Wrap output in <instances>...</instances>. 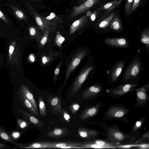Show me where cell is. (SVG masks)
Listing matches in <instances>:
<instances>
[{
  "mask_svg": "<svg viewBox=\"0 0 149 149\" xmlns=\"http://www.w3.org/2000/svg\"><path fill=\"white\" fill-rule=\"evenodd\" d=\"M142 62L138 54L135 55L127 66L122 77L124 82L138 84L142 70Z\"/></svg>",
  "mask_w": 149,
  "mask_h": 149,
  "instance_id": "cell-1",
  "label": "cell"
},
{
  "mask_svg": "<svg viewBox=\"0 0 149 149\" xmlns=\"http://www.w3.org/2000/svg\"><path fill=\"white\" fill-rule=\"evenodd\" d=\"M88 59L86 64L74 82L70 92L72 95H74L79 90L89 76L95 73V64L93 56L90 55Z\"/></svg>",
  "mask_w": 149,
  "mask_h": 149,
  "instance_id": "cell-2",
  "label": "cell"
},
{
  "mask_svg": "<svg viewBox=\"0 0 149 149\" xmlns=\"http://www.w3.org/2000/svg\"><path fill=\"white\" fill-rule=\"evenodd\" d=\"M90 53V51L86 47H84L79 51L73 58L68 65L66 70L63 86H65L70 77L72 72L79 65L81 60Z\"/></svg>",
  "mask_w": 149,
  "mask_h": 149,
  "instance_id": "cell-3",
  "label": "cell"
},
{
  "mask_svg": "<svg viewBox=\"0 0 149 149\" xmlns=\"http://www.w3.org/2000/svg\"><path fill=\"white\" fill-rule=\"evenodd\" d=\"M127 59L118 60L113 64L107 70L108 81L109 83L116 82L123 69Z\"/></svg>",
  "mask_w": 149,
  "mask_h": 149,
  "instance_id": "cell-4",
  "label": "cell"
},
{
  "mask_svg": "<svg viewBox=\"0 0 149 149\" xmlns=\"http://www.w3.org/2000/svg\"><path fill=\"white\" fill-rule=\"evenodd\" d=\"M103 42L106 46L113 48L127 49L130 45L129 40L125 36L112 38L107 37L104 39Z\"/></svg>",
  "mask_w": 149,
  "mask_h": 149,
  "instance_id": "cell-5",
  "label": "cell"
},
{
  "mask_svg": "<svg viewBox=\"0 0 149 149\" xmlns=\"http://www.w3.org/2000/svg\"><path fill=\"white\" fill-rule=\"evenodd\" d=\"M149 88V82L139 88H134L133 91L136 92L137 103L136 105L141 107L144 105L148 101V97L147 91Z\"/></svg>",
  "mask_w": 149,
  "mask_h": 149,
  "instance_id": "cell-6",
  "label": "cell"
},
{
  "mask_svg": "<svg viewBox=\"0 0 149 149\" xmlns=\"http://www.w3.org/2000/svg\"><path fill=\"white\" fill-rule=\"evenodd\" d=\"M138 85V84L125 83L111 88L109 90L113 96H121L133 91L134 88Z\"/></svg>",
  "mask_w": 149,
  "mask_h": 149,
  "instance_id": "cell-7",
  "label": "cell"
},
{
  "mask_svg": "<svg viewBox=\"0 0 149 149\" xmlns=\"http://www.w3.org/2000/svg\"><path fill=\"white\" fill-rule=\"evenodd\" d=\"M101 0H87L77 6L74 7L69 18H74L95 5Z\"/></svg>",
  "mask_w": 149,
  "mask_h": 149,
  "instance_id": "cell-8",
  "label": "cell"
},
{
  "mask_svg": "<svg viewBox=\"0 0 149 149\" xmlns=\"http://www.w3.org/2000/svg\"><path fill=\"white\" fill-rule=\"evenodd\" d=\"M103 90L101 84L96 82L93 85L88 87L82 95L83 98L86 99L93 97L100 93Z\"/></svg>",
  "mask_w": 149,
  "mask_h": 149,
  "instance_id": "cell-9",
  "label": "cell"
},
{
  "mask_svg": "<svg viewBox=\"0 0 149 149\" xmlns=\"http://www.w3.org/2000/svg\"><path fill=\"white\" fill-rule=\"evenodd\" d=\"M47 101L51 107L53 113L56 115L58 113L62 112V108L61 104V98L58 96H47Z\"/></svg>",
  "mask_w": 149,
  "mask_h": 149,
  "instance_id": "cell-10",
  "label": "cell"
},
{
  "mask_svg": "<svg viewBox=\"0 0 149 149\" xmlns=\"http://www.w3.org/2000/svg\"><path fill=\"white\" fill-rule=\"evenodd\" d=\"M108 130L109 138L110 142H121L126 139L125 135L116 128L111 127Z\"/></svg>",
  "mask_w": 149,
  "mask_h": 149,
  "instance_id": "cell-11",
  "label": "cell"
},
{
  "mask_svg": "<svg viewBox=\"0 0 149 149\" xmlns=\"http://www.w3.org/2000/svg\"><path fill=\"white\" fill-rule=\"evenodd\" d=\"M69 134L70 132L67 127H55L52 130L48 132L47 135L50 138L58 139L63 138Z\"/></svg>",
  "mask_w": 149,
  "mask_h": 149,
  "instance_id": "cell-12",
  "label": "cell"
},
{
  "mask_svg": "<svg viewBox=\"0 0 149 149\" xmlns=\"http://www.w3.org/2000/svg\"><path fill=\"white\" fill-rule=\"evenodd\" d=\"M81 144L82 142H79L68 141L57 142L56 144L50 146L49 148L81 149Z\"/></svg>",
  "mask_w": 149,
  "mask_h": 149,
  "instance_id": "cell-13",
  "label": "cell"
},
{
  "mask_svg": "<svg viewBox=\"0 0 149 149\" xmlns=\"http://www.w3.org/2000/svg\"><path fill=\"white\" fill-rule=\"evenodd\" d=\"M127 112V110L119 107H112L108 110L107 115L110 117L118 118L124 116Z\"/></svg>",
  "mask_w": 149,
  "mask_h": 149,
  "instance_id": "cell-14",
  "label": "cell"
},
{
  "mask_svg": "<svg viewBox=\"0 0 149 149\" xmlns=\"http://www.w3.org/2000/svg\"><path fill=\"white\" fill-rule=\"evenodd\" d=\"M77 132L79 137L86 139H92L97 136L98 134V132L95 130L81 127L78 128Z\"/></svg>",
  "mask_w": 149,
  "mask_h": 149,
  "instance_id": "cell-15",
  "label": "cell"
},
{
  "mask_svg": "<svg viewBox=\"0 0 149 149\" xmlns=\"http://www.w3.org/2000/svg\"><path fill=\"white\" fill-rule=\"evenodd\" d=\"M88 16L84 15L74 21L71 25L70 29V33L72 34L78 29L85 26L88 22Z\"/></svg>",
  "mask_w": 149,
  "mask_h": 149,
  "instance_id": "cell-16",
  "label": "cell"
},
{
  "mask_svg": "<svg viewBox=\"0 0 149 149\" xmlns=\"http://www.w3.org/2000/svg\"><path fill=\"white\" fill-rule=\"evenodd\" d=\"M57 142L52 141H42L34 142L25 145L22 147L18 148H49L56 144Z\"/></svg>",
  "mask_w": 149,
  "mask_h": 149,
  "instance_id": "cell-17",
  "label": "cell"
},
{
  "mask_svg": "<svg viewBox=\"0 0 149 149\" xmlns=\"http://www.w3.org/2000/svg\"><path fill=\"white\" fill-rule=\"evenodd\" d=\"M100 106V104H98L86 108L81 113L79 118L81 120H84L94 116L98 112Z\"/></svg>",
  "mask_w": 149,
  "mask_h": 149,
  "instance_id": "cell-18",
  "label": "cell"
},
{
  "mask_svg": "<svg viewBox=\"0 0 149 149\" xmlns=\"http://www.w3.org/2000/svg\"><path fill=\"white\" fill-rule=\"evenodd\" d=\"M114 14L113 13H111L108 17L96 25L95 29L97 34L103 33V30H105L109 27Z\"/></svg>",
  "mask_w": 149,
  "mask_h": 149,
  "instance_id": "cell-19",
  "label": "cell"
},
{
  "mask_svg": "<svg viewBox=\"0 0 149 149\" xmlns=\"http://www.w3.org/2000/svg\"><path fill=\"white\" fill-rule=\"evenodd\" d=\"M109 29L119 33H121L123 30L121 22L117 14H114L112 19L109 25Z\"/></svg>",
  "mask_w": 149,
  "mask_h": 149,
  "instance_id": "cell-20",
  "label": "cell"
},
{
  "mask_svg": "<svg viewBox=\"0 0 149 149\" xmlns=\"http://www.w3.org/2000/svg\"><path fill=\"white\" fill-rule=\"evenodd\" d=\"M44 22L45 28H49L50 26L55 25L58 22L61 21L62 18L56 15L53 12L51 13L49 16L46 17L41 16Z\"/></svg>",
  "mask_w": 149,
  "mask_h": 149,
  "instance_id": "cell-21",
  "label": "cell"
},
{
  "mask_svg": "<svg viewBox=\"0 0 149 149\" xmlns=\"http://www.w3.org/2000/svg\"><path fill=\"white\" fill-rule=\"evenodd\" d=\"M139 41L143 44L147 51L149 53V28L147 27L143 29L141 32Z\"/></svg>",
  "mask_w": 149,
  "mask_h": 149,
  "instance_id": "cell-22",
  "label": "cell"
},
{
  "mask_svg": "<svg viewBox=\"0 0 149 149\" xmlns=\"http://www.w3.org/2000/svg\"><path fill=\"white\" fill-rule=\"evenodd\" d=\"M22 92L26 98L30 102L33 107L38 112V109L36 102L32 93L26 87H23Z\"/></svg>",
  "mask_w": 149,
  "mask_h": 149,
  "instance_id": "cell-23",
  "label": "cell"
},
{
  "mask_svg": "<svg viewBox=\"0 0 149 149\" xmlns=\"http://www.w3.org/2000/svg\"><path fill=\"white\" fill-rule=\"evenodd\" d=\"M21 112L26 115L29 118L30 121L33 124L39 127L45 126V125L42 122L30 113L22 109L19 110Z\"/></svg>",
  "mask_w": 149,
  "mask_h": 149,
  "instance_id": "cell-24",
  "label": "cell"
},
{
  "mask_svg": "<svg viewBox=\"0 0 149 149\" xmlns=\"http://www.w3.org/2000/svg\"><path fill=\"white\" fill-rule=\"evenodd\" d=\"M0 137L4 140L20 147L23 146L24 145L19 144L15 142L13 140L12 137L8 133L1 127H0Z\"/></svg>",
  "mask_w": 149,
  "mask_h": 149,
  "instance_id": "cell-25",
  "label": "cell"
},
{
  "mask_svg": "<svg viewBox=\"0 0 149 149\" xmlns=\"http://www.w3.org/2000/svg\"><path fill=\"white\" fill-rule=\"evenodd\" d=\"M21 95L24 104L26 108L31 113L36 116H39L38 112L35 109L31 104L26 98L24 95L22 94Z\"/></svg>",
  "mask_w": 149,
  "mask_h": 149,
  "instance_id": "cell-26",
  "label": "cell"
},
{
  "mask_svg": "<svg viewBox=\"0 0 149 149\" xmlns=\"http://www.w3.org/2000/svg\"><path fill=\"white\" fill-rule=\"evenodd\" d=\"M11 7L16 17L19 20H26L27 17L24 12L17 6L11 5Z\"/></svg>",
  "mask_w": 149,
  "mask_h": 149,
  "instance_id": "cell-27",
  "label": "cell"
},
{
  "mask_svg": "<svg viewBox=\"0 0 149 149\" xmlns=\"http://www.w3.org/2000/svg\"><path fill=\"white\" fill-rule=\"evenodd\" d=\"M40 115L42 117L47 115L46 107L42 97L39 96L38 100Z\"/></svg>",
  "mask_w": 149,
  "mask_h": 149,
  "instance_id": "cell-28",
  "label": "cell"
},
{
  "mask_svg": "<svg viewBox=\"0 0 149 149\" xmlns=\"http://www.w3.org/2000/svg\"><path fill=\"white\" fill-rule=\"evenodd\" d=\"M33 16L39 27L42 31H44L45 27L41 17L36 12L34 13Z\"/></svg>",
  "mask_w": 149,
  "mask_h": 149,
  "instance_id": "cell-29",
  "label": "cell"
},
{
  "mask_svg": "<svg viewBox=\"0 0 149 149\" xmlns=\"http://www.w3.org/2000/svg\"><path fill=\"white\" fill-rule=\"evenodd\" d=\"M65 40V38L60 34L59 31L57 32L55 38V42L56 45L59 47H61Z\"/></svg>",
  "mask_w": 149,
  "mask_h": 149,
  "instance_id": "cell-30",
  "label": "cell"
},
{
  "mask_svg": "<svg viewBox=\"0 0 149 149\" xmlns=\"http://www.w3.org/2000/svg\"><path fill=\"white\" fill-rule=\"evenodd\" d=\"M63 61V59H62L60 61V62L58 64L54 70L53 81L54 84L56 82V81L58 77L60 72V68L62 65Z\"/></svg>",
  "mask_w": 149,
  "mask_h": 149,
  "instance_id": "cell-31",
  "label": "cell"
},
{
  "mask_svg": "<svg viewBox=\"0 0 149 149\" xmlns=\"http://www.w3.org/2000/svg\"><path fill=\"white\" fill-rule=\"evenodd\" d=\"M134 0H127L125 6V10L126 15L130 14Z\"/></svg>",
  "mask_w": 149,
  "mask_h": 149,
  "instance_id": "cell-32",
  "label": "cell"
},
{
  "mask_svg": "<svg viewBox=\"0 0 149 149\" xmlns=\"http://www.w3.org/2000/svg\"><path fill=\"white\" fill-rule=\"evenodd\" d=\"M80 108L79 105L77 103H74L70 105L68 107V109L72 112L73 114L75 113Z\"/></svg>",
  "mask_w": 149,
  "mask_h": 149,
  "instance_id": "cell-33",
  "label": "cell"
},
{
  "mask_svg": "<svg viewBox=\"0 0 149 149\" xmlns=\"http://www.w3.org/2000/svg\"><path fill=\"white\" fill-rule=\"evenodd\" d=\"M49 32V29L48 28H46L44 33L43 36L40 42V44L41 45L43 46L46 43L47 40V38Z\"/></svg>",
  "mask_w": 149,
  "mask_h": 149,
  "instance_id": "cell-34",
  "label": "cell"
},
{
  "mask_svg": "<svg viewBox=\"0 0 149 149\" xmlns=\"http://www.w3.org/2000/svg\"><path fill=\"white\" fill-rule=\"evenodd\" d=\"M144 120V118H142L137 121L133 127L132 130L133 131H136L138 130L142 125Z\"/></svg>",
  "mask_w": 149,
  "mask_h": 149,
  "instance_id": "cell-35",
  "label": "cell"
},
{
  "mask_svg": "<svg viewBox=\"0 0 149 149\" xmlns=\"http://www.w3.org/2000/svg\"><path fill=\"white\" fill-rule=\"evenodd\" d=\"M141 0H134L130 14L135 11L140 4Z\"/></svg>",
  "mask_w": 149,
  "mask_h": 149,
  "instance_id": "cell-36",
  "label": "cell"
},
{
  "mask_svg": "<svg viewBox=\"0 0 149 149\" xmlns=\"http://www.w3.org/2000/svg\"><path fill=\"white\" fill-rule=\"evenodd\" d=\"M17 122L19 126L21 129L25 128L28 126L27 123L22 120L18 119H17Z\"/></svg>",
  "mask_w": 149,
  "mask_h": 149,
  "instance_id": "cell-37",
  "label": "cell"
},
{
  "mask_svg": "<svg viewBox=\"0 0 149 149\" xmlns=\"http://www.w3.org/2000/svg\"><path fill=\"white\" fill-rule=\"evenodd\" d=\"M62 112H63V116L64 119L68 123H69L70 122V116L68 112V111L64 109H63L62 110Z\"/></svg>",
  "mask_w": 149,
  "mask_h": 149,
  "instance_id": "cell-38",
  "label": "cell"
},
{
  "mask_svg": "<svg viewBox=\"0 0 149 149\" xmlns=\"http://www.w3.org/2000/svg\"><path fill=\"white\" fill-rule=\"evenodd\" d=\"M119 1V0H115L107 3L104 6L103 8L104 9H108L113 5H114L117 3Z\"/></svg>",
  "mask_w": 149,
  "mask_h": 149,
  "instance_id": "cell-39",
  "label": "cell"
},
{
  "mask_svg": "<svg viewBox=\"0 0 149 149\" xmlns=\"http://www.w3.org/2000/svg\"><path fill=\"white\" fill-rule=\"evenodd\" d=\"M138 144H129L126 145H120L116 146V148H130L132 147H137Z\"/></svg>",
  "mask_w": 149,
  "mask_h": 149,
  "instance_id": "cell-40",
  "label": "cell"
},
{
  "mask_svg": "<svg viewBox=\"0 0 149 149\" xmlns=\"http://www.w3.org/2000/svg\"><path fill=\"white\" fill-rule=\"evenodd\" d=\"M0 19L6 23L9 24V21L2 11L0 10Z\"/></svg>",
  "mask_w": 149,
  "mask_h": 149,
  "instance_id": "cell-41",
  "label": "cell"
},
{
  "mask_svg": "<svg viewBox=\"0 0 149 149\" xmlns=\"http://www.w3.org/2000/svg\"><path fill=\"white\" fill-rule=\"evenodd\" d=\"M20 134V132L17 131H15L11 133V136L13 139H16L19 137Z\"/></svg>",
  "mask_w": 149,
  "mask_h": 149,
  "instance_id": "cell-42",
  "label": "cell"
},
{
  "mask_svg": "<svg viewBox=\"0 0 149 149\" xmlns=\"http://www.w3.org/2000/svg\"><path fill=\"white\" fill-rule=\"evenodd\" d=\"M149 144L142 143L138 144L137 148L139 149H149Z\"/></svg>",
  "mask_w": 149,
  "mask_h": 149,
  "instance_id": "cell-43",
  "label": "cell"
},
{
  "mask_svg": "<svg viewBox=\"0 0 149 149\" xmlns=\"http://www.w3.org/2000/svg\"><path fill=\"white\" fill-rule=\"evenodd\" d=\"M29 32L31 36H34L36 33V30L35 27H31L29 29Z\"/></svg>",
  "mask_w": 149,
  "mask_h": 149,
  "instance_id": "cell-44",
  "label": "cell"
},
{
  "mask_svg": "<svg viewBox=\"0 0 149 149\" xmlns=\"http://www.w3.org/2000/svg\"><path fill=\"white\" fill-rule=\"evenodd\" d=\"M49 58L46 56H43L42 58V61L43 64L45 65L49 61Z\"/></svg>",
  "mask_w": 149,
  "mask_h": 149,
  "instance_id": "cell-45",
  "label": "cell"
},
{
  "mask_svg": "<svg viewBox=\"0 0 149 149\" xmlns=\"http://www.w3.org/2000/svg\"><path fill=\"white\" fill-rule=\"evenodd\" d=\"M149 139V132L148 131L147 132L144 133L142 136L141 140L142 141H145V140Z\"/></svg>",
  "mask_w": 149,
  "mask_h": 149,
  "instance_id": "cell-46",
  "label": "cell"
},
{
  "mask_svg": "<svg viewBox=\"0 0 149 149\" xmlns=\"http://www.w3.org/2000/svg\"><path fill=\"white\" fill-rule=\"evenodd\" d=\"M97 13L96 11L92 13L90 16V19L92 21H94L96 18Z\"/></svg>",
  "mask_w": 149,
  "mask_h": 149,
  "instance_id": "cell-47",
  "label": "cell"
},
{
  "mask_svg": "<svg viewBox=\"0 0 149 149\" xmlns=\"http://www.w3.org/2000/svg\"><path fill=\"white\" fill-rule=\"evenodd\" d=\"M14 48L11 45L10 46L9 49V52L10 54H11L12 53L14 50Z\"/></svg>",
  "mask_w": 149,
  "mask_h": 149,
  "instance_id": "cell-48",
  "label": "cell"
},
{
  "mask_svg": "<svg viewBox=\"0 0 149 149\" xmlns=\"http://www.w3.org/2000/svg\"><path fill=\"white\" fill-rule=\"evenodd\" d=\"M30 60L32 62L34 61L35 60V57L33 55H31L29 56Z\"/></svg>",
  "mask_w": 149,
  "mask_h": 149,
  "instance_id": "cell-49",
  "label": "cell"
},
{
  "mask_svg": "<svg viewBox=\"0 0 149 149\" xmlns=\"http://www.w3.org/2000/svg\"><path fill=\"white\" fill-rule=\"evenodd\" d=\"M92 13L91 12L89 11H88L86 13V15L88 17L90 16L91 15Z\"/></svg>",
  "mask_w": 149,
  "mask_h": 149,
  "instance_id": "cell-50",
  "label": "cell"
},
{
  "mask_svg": "<svg viewBox=\"0 0 149 149\" xmlns=\"http://www.w3.org/2000/svg\"><path fill=\"white\" fill-rule=\"evenodd\" d=\"M5 147V145L4 144L0 143V148H4Z\"/></svg>",
  "mask_w": 149,
  "mask_h": 149,
  "instance_id": "cell-51",
  "label": "cell"
},
{
  "mask_svg": "<svg viewBox=\"0 0 149 149\" xmlns=\"http://www.w3.org/2000/svg\"><path fill=\"white\" fill-rule=\"evenodd\" d=\"M82 1H85L87 0H81Z\"/></svg>",
  "mask_w": 149,
  "mask_h": 149,
  "instance_id": "cell-52",
  "label": "cell"
},
{
  "mask_svg": "<svg viewBox=\"0 0 149 149\" xmlns=\"http://www.w3.org/2000/svg\"></svg>",
  "mask_w": 149,
  "mask_h": 149,
  "instance_id": "cell-53",
  "label": "cell"
}]
</instances>
